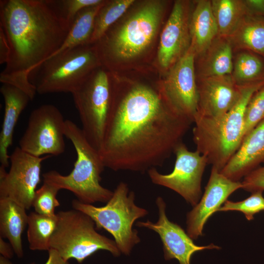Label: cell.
I'll list each match as a JSON object with an SVG mask.
<instances>
[{"label":"cell","mask_w":264,"mask_h":264,"mask_svg":"<svg viewBox=\"0 0 264 264\" xmlns=\"http://www.w3.org/2000/svg\"><path fill=\"white\" fill-rule=\"evenodd\" d=\"M192 123L172 106L162 84L113 87L99 153L105 168L148 172L174 153Z\"/></svg>","instance_id":"1"},{"label":"cell","mask_w":264,"mask_h":264,"mask_svg":"<svg viewBox=\"0 0 264 264\" xmlns=\"http://www.w3.org/2000/svg\"><path fill=\"white\" fill-rule=\"evenodd\" d=\"M70 26L48 0H1L0 27L10 53L0 82L18 88L32 100L37 91L30 72L60 48Z\"/></svg>","instance_id":"2"},{"label":"cell","mask_w":264,"mask_h":264,"mask_svg":"<svg viewBox=\"0 0 264 264\" xmlns=\"http://www.w3.org/2000/svg\"><path fill=\"white\" fill-rule=\"evenodd\" d=\"M264 80L240 86L239 98L227 113L217 117L197 116L193 129L196 150L208 164L220 172L240 148L244 138V113L253 94Z\"/></svg>","instance_id":"3"},{"label":"cell","mask_w":264,"mask_h":264,"mask_svg":"<svg viewBox=\"0 0 264 264\" xmlns=\"http://www.w3.org/2000/svg\"><path fill=\"white\" fill-rule=\"evenodd\" d=\"M65 135L76 151L77 158L73 169L65 176L55 170L48 171L43 175L44 181L59 190L70 191L82 203H107L113 191L100 184L105 167L99 152L88 143L81 128L71 120H66Z\"/></svg>","instance_id":"4"},{"label":"cell","mask_w":264,"mask_h":264,"mask_svg":"<svg viewBox=\"0 0 264 264\" xmlns=\"http://www.w3.org/2000/svg\"><path fill=\"white\" fill-rule=\"evenodd\" d=\"M164 3L146 2L120 26L109 28L95 43L101 65L111 66L116 61L129 60L142 54L158 31Z\"/></svg>","instance_id":"5"},{"label":"cell","mask_w":264,"mask_h":264,"mask_svg":"<svg viewBox=\"0 0 264 264\" xmlns=\"http://www.w3.org/2000/svg\"><path fill=\"white\" fill-rule=\"evenodd\" d=\"M95 43L79 45L51 57L29 74L37 93H71L101 66Z\"/></svg>","instance_id":"6"},{"label":"cell","mask_w":264,"mask_h":264,"mask_svg":"<svg viewBox=\"0 0 264 264\" xmlns=\"http://www.w3.org/2000/svg\"><path fill=\"white\" fill-rule=\"evenodd\" d=\"M134 200V193L129 192L128 184L121 182L103 206L84 203L78 199L72 200V206L73 209L91 217L96 228L104 229L110 233L121 253L128 255L140 242L138 232L133 229V225L137 220L148 214L146 209L135 204Z\"/></svg>","instance_id":"7"},{"label":"cell","mask_w":264,"mask_h":264,"mask_svg":"<svg viewBox=\"0 0 264 264\" xmlns=\"http://www.w3.org/2000/svg\"><path fill=\"white\" fill-rule=\"evenodd\" d=\"M57 223L50 241V248L65 260L81 264L99 250L115 257L121 252L114 240L97 232L94 220L85 213L73 209L56 214Z\"/></svg>","instance_id":"8"},{"label":"cell","mask_w":264,"mask_h":264,"mask_svg":"<svg viewBox=\"0 0 264 264\" xmlns=\"http://www.w3.org/2000/svg\"><path fill=\"white\" fill-rule=\"evenodd\" d=\"M113 88L109 74L100 66L71 93L83 132L98 152L111 106Z\"/></svg>","instance_id":"9"},{"label":"cell","mask_w":264,"mask_h":264,"mask_svg":"<svg viewBox=\"0 0 264 264\" xmlns=\"http://www.w3.org/2000/svg\"><path fill=\"white\" fill-rule=\"evenodd\" d=\"M65 123L61 112L55 106H40L31 112L19 147L38 157L62 154L66 149Z\"/></svg>","instance_id":"10"},{"label":"cell","mask_w":264,"mask_h":264,"mask_svg":"<svg viewBox=\"0 0 264 264\" xmlns=\"http://www.w3.org/2000/svg\"><path fill=\"white\" fill-rule=\"evenodd\" d=\"M174 154L176 159L171 173L162 174L153 168L148 171L149 176L154 184L175 191L194 207L201 195V179L207 160L197 150H189L183 142L176 146Z\"/></svg>","instance_id":"11"},{"label":"cell","mask_w":264,"mask_h":264,"mask_svg":"<svg viewBox=\"0 0 264 264\" xmlns=\"http://www.w3.org/2000/svg\"><path fill=\"white\" fill-rule=\"evenodd\" d=\"M50 156H36L16 147L10 155L9 172L0 167V198H9L26 210L30 208L40 181L42 163Z\"/></svg>","instance_id":"12"},{"label":"cell","mask_w":264,"mask_h":264,"mask_svg":"<svg viewBox=\"0 0 264 264\" xmlns=\"http://www.w3.org/2000/svg\"><path fill=\"white\" fill-rule=\"evenodd\" d=\"M195 58L196 54L190 47L185 54L169 70L161 83L172 106L193 123L198 105Z\"/></svg>","instance_id":"13"},{"label":"cell","mask_w":264,"mask_h":264,"mask_svg":"<svg viewBox=\"0 0 264 264\" xmlns=\"http://www.w3.org/2000/svg\"><path fill=\"white\" fill-rule=\"evenodd\" d=\"M158 209L157 221L149 220L138 221L136 225L155 232L159 235L163 245L164 258L166 260L176 259L180 264H191L193 255L205 249H220L213 244L207 246L196 245L181 227L170 221L166 214V205L161 197L155 201Z\"/></svg>","instance_id":"14"},{"label":"cell","mask_w":264,"mask_h":264,"mask_svg":"<svg viewBox=\"0 0 264 264\" xmlns=\"http://www.w3.org/2000/svg\"><path fill=\"white\" fill-rule=\"evenodd\" d=\"M189 2L176 0L162 31L157 53L160 66L169 70L191 46Z\"/></svg>","instance_id":"15"},{"label":"cell","mask_w":264,"mask_h":264,"mask_svg":"<svg viewBox=\"0 0 264 264\" xmlns=\"http://www.w3.org/2000/svg\"><path fill=\"white\" fill-rule=\"evenodd\" d=\"M242 188L241 182L232 180L212 167L202 197L187 215L186 230L190 237L196 240L202 236L208 219L219 211L230 195Z\"/></svg>","instance_id":"16"},{"label":"cell","mask_w":264,"mask_h":264,"mask_svg":"<svg viewBox=\"0 0 264 264\" xmlns=\"http://www.w3.org/2000/svg\"><path fill=\"white\" fill-rule=\"evenodd\" d=\"M197 83L198 105L196 117L223 115L234 107L240 95V87L231 75L198 78Z\"/></svg>","instance_id":"17"},{"label":"cell","mask_w":264,"mask_h":264,"mask_svg":"<svg viewBox=\"0 0 264 264\" xmlns=\"http://www.w3.org/2000/svg\"><path fill=\"white\" fill-rule=\"evenodd\" d=\"M264 163V120L243 138L236 153L220 172L228 178L239 180Z\"/></svg>","instance_id":"18"},{"label":"cell","mask_w":264,"mask_h":264,"mask_svg":"<svg viewBox=\"0 0 264 264\" xmlns=\"http://www.w3.org/2000/svg\"><path fill=\"white\" fill-rule=\"evenodd\" d=\"M4 102V112L0 133L1 166H9L8 149L12 144L14 131L19 118L32 99L22 89L11 85L2 84L0 88Z\"/></svg>","instance_id":"19"},{"label":"cell","mask_w":264,"mask_h":264,"mask_svg":"<svg viewBox=\"0 0 264 264\" xmlns=\"http://www.w3.org/2000/svg\"><path fill=\"white\" fill-rule=\"evenodd\" d=\"M233 53L229 39L218 35L203 52L196 57L197 79L231 75Z\"/></svg>","instance_id":"20"},{"label":"cell","mask_w":264,"mask_h":264,"mask_svg":"<svg viewBox=\"0 0 264 264\" xmlns=\"http://www.w3.org/2000/svg\"><path fill=\"white\" fill-rule=\"evenodd\" d=\"M26 209L7 198H0V236L7 239L17 256L23 255L22 236L28 225Z\"/></svg>","instance_id":"21"},{"label":"cell","mask_w":264,"mask_h":264,"mask_svg":"<svg viewBox=\"0 0 264 264\" xmlns=\"http://www.w3.org/2000/svg\"><path fill=\"white\" fill-rule=\"evenodd\" d=\"M190 47L196 57L203 52L218 35L211 0H199L192 12L190 21Z\"/></svg>","instance_id":"22"},{"label":"cell","mask_w":264,"mask_h":264,"mask_svg":"<svg viewBox=\"0 0 264 264\" xmlns=\"http://www.w3.org/2000/svg\"><path fill=\"white\" fill-rule=\"evenodd\" d=\"M234 52L247 50L264 58V18L246 16L229 38Z\"/></svg>","instance_id":"23"},{"label":"cell","mask_w":264,"mask_h":264,"mask_svg":"<svg viewBox=\"0 0 264 264\" xmlns=\"http://www.w3.org/2000/svg\"><path fill=\"white\" fill-rule=\"evenodd\" d=\"M211 3L218 35L221 37H230L249 15L244 0H212Z\"/></svg>","instance_id":"24"},{"label":"cell","mask_w":264,"mask_h":264,"mask_svg":"<svg viewBox=\"0 0 264 264\" xmlns=\"http://www.w3.org/2000/svg\"><path fill=\"white\" fill-rule=\"evenodd\" d=\"M105 1L99 5L86 8L77 14L71 23L63 44L50 57L79 45L91 43L96 15Z\"/></svg>","instance_id":"25"},{"label":"cell","mask_w":264,"mask_h":264,"mask_svg":"<svg viewBox=\"0 0 264 264\" xmlns=\"http://www.w3.org/2000/svg\"><path fill=\"white\" fill-rule=\"evenodd\" d=\"M231 76L239 86L264 80V58L247 50L236 51Z\"/></svg>","instance_id":"26"},{"label":"cell","mask_w":264,"mask_h":264,"mask_svg":"<svg viewBox=\"0 0 264 264\" xmlns=\"http://www.w3.org/2000/svg\"><path fill=\"white\" fill-rule=\"evenodd\" d=\"M57 223L56 215L48 216L35 212L28 214L27 237L30 249L48 251Z\"/></svg>","instance_id":"27"},{"label":"cell","mask_w":264,"mask_h":264,"mask_svg":"<svg viewBox=\"0 0 264 264\" xmlns=\"http://www.w3.org/2000/svg\"><path fill=\"white\" fill-rule=\"evenodd\" d=\"M134 2L133 0L106 1L96 15L90 43L100 39Z\"/></svg>","instance_id":"28"},{"label":"cell","mask_w":264,"mask_h":264,"mask_svg":"<svg viewBox=\"0 0 264 264\" xmlns=\"http://www.w3.org/2000/svg\"><path fill=\"white\" fill-rule=\"evenodd\" d=\"M59 190L54 185L44 181L42 186L36 190L32 202L35 212L48 216H55V209L60 205L57 198Z\"/></svg>","instance_id":"29"},{"label":"cell","mask_w":264,"mask_h":264,"mask_svg":"<svg viewBox=\"0 0 264 264\" xmlns=\"http://www.w3.org/2000/svg\"><path fill=\"white\" fill-rule=\"evenodd\" d=\"M264 120V85L252 96L244 113V137Z\"/></svg>","instance_id":"30"},{"label":"cell","mask_w":264,"mask_h":264,"mask_svg":"<svg viewBox=\"0 0 264 264\" xmlns=\"http://www.w3.org/2000/svg\"><path fill=\"white\" fill-rule=\"evenodd\" d=\"M237 211L244 214L248 220L254 219L256 214L264 211V198L263 192L257 191L247 198L238 202L227 200L218 211Z\"/></svg>","instance_id":"31"},{"label":"cell","mask_w":264,"mask_h":264,"mask_svg":"<svg viewBox=\"0 0 264 264\" xmlns=\"http://www.w3.org/2000/svg\"><path fill=\"white\" fill-rule=\"evenodd\" d=\"M102 0H48L59 16L71 25L75 17L82 10L102 3Z\"/></svg>","instance_id":"32"},{"label":"cell","mask_w":264,"mask_h":264,"mask_svg":"<svg viewBox=\"0 0 264 264\" xmlns=\"http://www.w3.org/2000/svg\"><path fill=\"white\" fill-rule=\"evenodd\" d=\"M242 189L252 193L264 191V166L254 170L243 177Z\"/></svg>","instance_id":"33"},{"label":"cell","mask_w":264,"mask_h":264,"mask_svg":"<svg viewBox=\"0 0 264 264\" xmlns=\"http://www.w3.org/2000/svg\"><path fill=\"white\" fill-rule=\"evenodd\" d=\"M10 53V46L2 28L0 27V64H6Z\"/></svg>","instance_id":"34"},{"label":"cell","mask_w":264,"mask_h":264,"mask_svg":"<svg viewBox=\"0 0 264 264\" xmlns=\"http://www.w3.org/2000/svg\"><path fill=\"white\" fill-rule=\"evenodd\" d=\"M249 15L264 18V0H244Z\"/></svg>","instance_id":"35"},{"label":"cell","mask_w":264,"mask_h":264,"mask_svg":"<svg viewBox=\"0 0 264 264\" xmlns=\"http://www.w3.org/2000/svg\"><path fill=\"white\" fill-rule=\"evenodd\" d=\"M48 253L47 259L44 264H70L68 261L64 259L55 250L50 248Z\"/></svg>","instance_id":"36"},{"label":"cell","mask_w":264,"mask_h":264,"mask_svg":"<svg viewBox=\"0 0 264 264\" xmlns=\"http://www.w3.org/2000/svg\"><path fill=\"white\" fill-rule=\"evenodd\" d=\"M15 253L13 247L9 242H6L3 238L0 237V254L1 255L11 259Z\"/></svg>","instance_id":"37"},{"label":"cell","mask_w":264,"mask_h":264,"mask_svg":"<svg viewBox=\"0 0 264 264\" xmlns=\"http://www.w3.org/2000/svg\"><path fill=\"white\" fill-rule=\"evenodd\" d=\"M0 264H13L9 259L0 255Z\"/></svg>","instance_id":"38"}]
</instances>
